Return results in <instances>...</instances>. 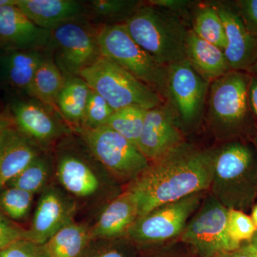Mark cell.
<instances>
[{"label":"cell","instance_id":"1","mask_svg":"<svg viewBox=\"0 0 257 257\" xmlns=\"http://www.w3.org/2000/svg\"><path fill=\"white\" fill-rule=\"evenodd\" d=\"M212 172L213 150H200L184 142L150 163L126 189L138 198L140 217L163 204L209 190Z\"/></svg>","mask_w":257,"mask_h":257},{"label":"cell","instance_id":"2","mask_svg":"<svg viewBox=\"0 0 257 257\" xmlns=\"http://www.w3.org/2000/svg\"><path fill=\"white\" fill-rule=\"evenodd\" d=\"M124 24L133 40L162 67L185 60L189 29L178 15L146 3Z\"/></svg>","mask_w":257,"mask_h":257},{"label":"cell","instance_id":"3","mask_svg":"<svg viewBox=\"0 0 257 257\" xmlns=\"http://www.w3.org/2000/svg\"><path fill=\"white\" fill-rule=\"evenodd\" d=\"M257 151L242 141H230L213 150L211 195L228 209L251 200L256 188Z\"/></svg>","mask_w":257,"mask_h":257},{"label":"cell","instance_id":"4","mask_svg":"<svg viewBox=\"0 0 257 257\" xmlns=\"http://www.w3.org/2000/svg\"><path fill=\"white\" fill-rule=\"evenodd\" d=\"M249 79L247 72L231 70L211 83L207 119L216 138H234L253 124L248 98Z\"/></svg>","mask_w":257,"mask_h":257},{"label":"cell","instance_id":"5","mask_svg":"<svg viewBox=\"0 0 257 257\" xmlns=\"http://www.w3.org/2000/svg\"><path fill=\"white\" fill-rule=\"evenodd\" d=\"M79 77L104 98L114 111L126 106L148 110L165 103L155 89L102 56L82 70Z\"/></svg>","mask_w":257,"mask_h":257},{"label":"cell","instance_id":"6","mask_svg":"<svg viewBox=\"0 0 257 257\" xmlns=\"http://www.w3.org/2000/svg\"><path fill=\"white\" fill-rule=\"evenodd\" d=\"M102 57L109 59L167 99V69L157 63L130 36L124 23L96 29Z\"/></svg>","mask_w":257,"mask_h":257},{"label":"cell","instance_id":"7","mask_svg":"<svg viewBox=\"0 0 257 257\" xmlns=\"http://www.w3.org/2000/svg\"><path fill=\"white\" fill-rule=\"evenodd\" d=\"M75 132L94 158L117 181L130 183L150 165L138 147L108 126Z\"/></svg>","mask_w":257,"mask_h":257},{"label":"cell","instance_id":"8","mask_svg":"<svg viewBox=\"0 0 257 257\" xmlns=\"http://www.w3.org/2000/svg\"><path fill=\"white\" fill-rule=\"evenodd\" d=\"M82 141V140H81ZM80 145L61 144L57 154L55 172L64 190L74 197L89 199L102 192L104 187L112 184L110 176L82 141Z\"/></svg>","mask_w":257,"mask_h":257},{"label":"cell","instance_id":"9","mask_svg":"<svg viewBox=\"0 0 257 257\" xmlns=\"http://www.w3.org/2000/svg\"><path fill=\"white\" fill-rule=\"evenodd\" d=\"M74 20L51 30L47 50L64 77L75 76L90 67L101 57L96 30Z\"/></svg>","mask_w":257,"mask_h":257},{"label":"cell","instance_id":"10","mask_svg":"<svg viewBox=\"0 0 257 257\" xmlns=\"http://www.w3.org/2000/svg\"><path fill=\"white\" fill-rule=\"evenodd\" d=\"M228 211L229 209L211 194L203 200L195 215L186 225L182 239L204 257L238 249L239 243L228 235Z\"/></svg>","mask_w":257,"mask_h":257},{"label":"cell","instance_id":"11","mask_svg":"<svg viewBox=\"0 0 257 257\" xmlns=\"http://www.w3.org/2000/svg\"><path fill=\"white\" fill-rule=\"evenodd\" d=\"M203 197L204 192L195 193L157 207L139 217L126 238L139 243H152L182 234L189 218L200 207Z\"/></svg>","mask_w":257,"mask_h":257},{"label":"cell","instance_id":"12","mask_svg":"<svg viewBox=\"0 0 257 257\" xmlns=\"http://www.w3.org/2000/svg\"><path fill=\"white\" fill-rule=\"evenodd\" d=\"M167 69V99L179 121L185 126H194L204 112L210 83L194 70L187 59Z\"/></svg>","mask_w":257,"mask_h":257},{"label":"cell","instance_id":"13","mask_svg":"<svg viewBox=\"0 0 257 257\" xmlns=\"http://www.w3.org/2000/svg\"><path fill=\"white\" fill-rule=\"evenodd\" d=\"M11 111L16 127L44 151L72 133L57 111L33 98L15 101Z\"/></svg>","mask_w":257,"mask_h":257},{"label":"cell","instance_id":"14","mask_svg":"<svg viewBox=\"0 0 257 257\" xmlns=\"http://www.w3.org/2000/svg\"><path fill=\"white\" fill-rule=\"evenodd\" d=\"M179 119L170 104L147 110L138 148L151 162L160 160L184 143Z\"/></svg>","mask_w":257,"mask_h":257},{"label":"cell","instance_id":"15","mask_svg":"<svg viewBox=\"0 0 257 257\" xmlns=\"http://www.w3.org/2000/svg\"><path fill=\"white\" fill-rule=\"evenodd\" d=\"M75 200L55 186L41 192L25 239L44 244L61 229L74 221Z\"/></svg>","mask_w":257,"mask_h":257},{"label":"cell","instance_id":"16","mask_svg":"<svg viewBox=\"0 0 257 257\" xmlns=\"http://www.w3.org/2000/svg\"><path fill=\"white\" fill-rule=\"evenodd\" d=\"M51 30L37 26L17 5L0 8V50H47Z\"/></svg>","mask_w":257,"mask_h":257},{"label":"cell","instance_id":"17","mask_svg":"<svg viewBox=\"0 0 257 257\" xmlns=\"http://www.w3.org/2000/svg\"><path fill=\"white\" fill-rule=\"evenodd\" d=\"M224 25L226 47L224 50L231 70L247 72L257 60V40L245 27L234 4L213 5Z\"/></svg>","mask_w":257,"mask_h":257},{"label":"cell","instance_id":"18","mask_svg":"<svg viewBox=\"0 0 257 257\" xmlns=\"http://www.w3.org/2000/svg\"><path fill=\"white\" fill-rule=\"evenodd\" d=\"M139 217L138 198L126 189L109 201L90 228L92 239L126 237L128 230Z\"/></svg>","mask_w":257,"mask_h":257},{"label":"cell","instance_id":"19","mask_svg":"<svg viewBox=\"0 0 257 257\" xmlns=\"http://www.w3.org/2000/svg\"><path fill=\"white\" fill-rule=\"evenodd\" d=\"M14 125L0 135V191L42 152Z\"/></svg>","mask_w":257,"mask_h":257},{"label":"cell","instance_id":"20","mask_svg":"<svg viewBox=\"0 0 257 257\" xmlns=\"http://www.w3.org/2000/svg\"><path fill=\"white\" fill-rule=\"evenodd\" d=\"M17 6L37 26L48 30L87 15L85 5L75 0H19Z\"/></svg>","mask_w":257,"mask_h":257},{"label":"cell","instance_id":"21","mask_svg":"<svg viewBox=\"0 0 257 257\" xmlns=\"http://www.w3.org/2000/svg\"><path fill=\"white\" fill-rule=\"evenodd\" d=\"M47 50L11 51L0 53V82L28 94Z\"/></svg>","mask_w":257,"mask_h":257},{"label":"cell","instance_id":"22","mask_svg":"<svg viewBox=\"0 0 257 257\" xmlns=\"http://www.w3.org/2000/svg\"><path fill=\"white\" fill-rule=\"evenodd\" d=\"M186 59L194 70L210 84L231 70L224 50L202 40L191 29L186 42Z\"/></svg>","mask_w":257,"mask_h":257},{"label":"cell","instance_id":"23","mask_svg":"<svg viewBox=\"0 0 257 257\" xmlns=\"http://www.w3.org/2000/svg\"><path fill=\"white\" fill-rule=\"evenodd\" d=\"M90 92V87L80 77H65L56 107L64 122L74 131L82 127Z\"/></svg>","mask_w":257,"mask_h":257},{"label":"cell","instance_id":"24","mask_svg":"<svg viewBox=\"0 0 257 257\" xmlns=\"http://www.w3.org/2000/svg\"><path fill=\"white\" fill-rule=\"evenodd\" d=\"M64 80L65 77L56 64L50 51L47 50L46 57L37 70L28 95L57 111L56 101Z\"/></svg>","mask_w":257,"mask_h":257},{"label":"cell","instance_id":"25","mask_svg":"<svg viewBox=\"0 0 257 257\" xmlns=\"http://www.w3.org/2000/svg\"><path fill=\"white\" fill-rule=\"evenodd\" d=\"M92 240L90 229L73 221L57 231L45 244L50 257H82Z\"/></svg>","mask_w":257,"mask_h":257},{"label":"cell","instance_id":"26","mask_svg":"<svg viewBox=\"0 0 257 257\" xmlns=\"http://www.w3.org/2000/svg\"><path fill=\"white\" fill-rule=\"evenodd\" d=\"M52 172L53 162L52 159L43 152L10 180L6 187H16L35 195L46 188Z\"/></svg>","mask_w":257,"mask_h":257},{"label":"cell","instance_id":"27","mask_svg":"<svg viewBox=\"0 0 257 257\" xmlns=\"http://www.w3.org/2000/svg\"><path fill=\"white\" fill-rule=\"evenodd\" d=\"M196 35L224 50L226 37L224 25L213 5L200 7L194 15L191 29Z\"/></svg>","mask_w":257,"mask_h":257},{"label":"cell","instance_id":"28","mask_svg":"<svg viewBox=\"0 0 257 257\" xmlns=\"http://www.w3.org/2000/svg\"><path fill=\"white\" fill-rule=\"evenodd\" d=\"M146 112L147 109L138 106L121 108L114 111L105 126L119 133L137 146Z\"/></svg>","mask_w":257,"mask_h":257},{"label":"cell","instance_id":"29","mask_svg":"<svg viewBox=\"0 0 257 257\" xmlns=\"http://www.w3.org/2000/svg\"><path fill=\"white\" fill-rule=\"evenodd\" d=\"M133 0H94L87 5V15L94 20L106 22L104 25L116 20L124 19V22L142 3Z\"/></svg>","mask_w":257,"mask_h":257},{"label":"cell","instance_id":"30","mask_svg":"<svg viewBox=\"0 0 257 257\" xmlns=\"http://www.w3.org/2000/svg\"><path fill=\"white\" fill-rule=\"evenodd\" d=\"M34 194L23 189L5 187L0 191V209L13 220L25 219L31 209Z\"/></svg>","mask_w":257,"mask_h":257},{"label":"cell","instance_id":"31","mask_svg":"<svg viewBox=\"0 0 257 257\" xmlns=\"http://www.w3.org/2000/svg\"><path fill=\"white\" fill-rule=\"evenodd\" d=\"M114 111L104 98L91 89L81 128L92 130L105 126Z\"/></svg>","mask_w":257,"mask_h":257},{"label":"cell","instance_id":"32","mask_svg":"<svg viewBox=\"0 0 257 257\" xmlns=\"http://www.w3.org/2000/svg\"><path fill=\"white\" fill-rule=\"evenodd\" d=\"M257 231V227L251 216L238 209H229L227 233L231 239L239 243L251 240Z\"/></svg>","mask_w":257,"mask_h":257},{"label":"cell","instance_id":"33","mask_svg":"<svg viewBox=\"0 0 257 257\" xmlns=\"http://www.w3.org/2000/svg\"><path fill=\"white\" fill-rule=\"evenodd\" d=\"M0 257H50L45 243L19 239L0 251Z\"/></svg>","mask_w":257,"mask_h":257},{"label":"cell","instance_id":"34","mask_svg":"<svg viewBox=\"0 0 257 257\" xmlns=\"http://www.w3.org/2000/svg\"><path fill=\"white\" fill-rule=\"evenodd\" d=\"M119 239H92L82 257H127Z\"/></svg>","mask_w":257,"mask_h":257},{"label":"cell","instance_id":"35","mask_svg":"<svg viewBox=\"0 0 257 257\" xmlns=\"http://www.w3.org/2000/svg\"><path fill=\"white\" fill-rule=\"evenodd\" d=\"M27 229L11 221L0 209V251L19 239L26 237Z\"/></svg>","mask_w":257,"mask_h":257},{"label":"cell","instance_id":"36","mask_svg":"<svg viewBox=\"0 0 257 257\" xmlns=\"http://www.w3.org/2000/svg\"><path fill=\"white\" fill-rule=\"evenodd\" d=\"M234 5L245 27L257 40V0H238Z\"/></svg>","mask_w":257,"mask_h":257},{"label":"cell","instance_id":"37","mask_svg":"<svg viewBox=\"0 0 257 257\" xmlns=\"http://www.w3.org/2000/svg\"><path fill=\"white\" fill-rule=\"evenodd\" d=\"M192 2L188 0H150L147 4L178 15L188 8Z\"/></svg>","mask_w":257,"mask_h":257},{"label":"cell","instance_id":"38","mask_svg":"<svg viewBox=\"0 0 257 257\" xmlns=\"http://www.w3.org/2000/svg\"><path fill=\"white\" fill-rule=\"evenodd\" d=\"M248 98L250 109L255 120L257 121V75L250 74L248 87Z\"/></svg>","mask_w":257,"mask_h":257},{"label":"cell","instance_id":"39","mask_svg":"<svg viewBox=\"0 0 257 257\" xmlns=\"http://www.w3.org/2000/svg\"><path fill=\"white\" fill-rule=\"evenodd\" d=\"M245 246L253 257H257V231L255 233L254 236H253L249 243Z\"/></svg>","mask_w":257,"mask_h":257},{"label":"cell","instance_id":"40","mask_svg":"<svg viewBox=\"0 0 257 257\" xmlns=\"http://www.w3.org/2000/svg\"><path fill=\"white\" fill-rule=\"evenodd\" d=\"M13 124H14L13 120L10 119L3 115H0V135L7 128Z\"/></svg>","mask_w":257,"mask_h":257},{"label":"cell","instance_id":"41","mask_svg":"<svg viewBox=\"0 0 257 257\" xmlns=\"http://www.w3.org/2000/svg\"><path fill=\"white\" fill-rule=\"evenodd\" d=\"M228 257H253L252 255L248 251L246 246L241 248L239 251H235V252L231 253Z\"/></svg>","mask_w":257,"mask_h":257},{"label":"cell","instance_id":"42","mask_svg":"<svg viewBox=\"0 0 257 257\" xmlns=\"http://www.w3.org/2000/svg\"><path fill=\"white\" fill-rule=\"evenodd\" d=\"M19 0H0V8L8 5H18Z\"/></svg>","mask_w":257,"mask_h":257},{"label":"cell","instance_id":"43","mask_svg":"<svg viewBox=\"0 0 257 257\" xmlns=\"http://www.w3.org/2000/svg\"><path fill=\"white\" fill-rule=\"evenodd\" d=\"M251 217L257 227V204L253 207L252 214H251Z\"/></svg>","mask_w":257,"mask_h":257},{"label":"cell","instance_id":"44","mask_svg":"<svg viewBox=\"0 0 257 257\" xmlns=\"http://www.w3.org/2000/svg\"><path fill=\"white\" fill-rule=\"evenodd\" d=\"M248 73L251 74H254L257 75V60L255 62V63L251 66V68L248 71Z\"/></svg>","mask_w":257,"mask_h":257},{"label":"cell","instance_id":"45","mask_svg":"<svg viewBox=\"0 0 257 257\" xmlns=\"http://www.w3.org/2000/svg\"><path fill=\"white\" fill-rule=\"evenodd\" d=\"M1 52H2V51H1V50H0V53H1Z\"/></svg>","mask_w":257,"mask_h":257},{"label":"cell","instance_id":"46","mask_svg":"<svg viewBox=\"0 0 257 257\" xmlns=\"http://www.w3.org/2000/svg\"><path fill=\"white\" fill-rule=\"evenodd\" d=\"M256 141H257V136H256Z\"/></svg>","mask_w":257,"mask_h":257}]
</instances>
